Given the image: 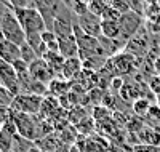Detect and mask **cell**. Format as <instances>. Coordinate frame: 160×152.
Masks as SVG:
<instances>
[{
    "instance_id": "obj_8",
    "label": "cell",
    "mask_w": 160,
    "mask_h": 152,
    "mask_svg": "<svg viewBox=\"0 0 160 152\" xmlns=\"http://www.w3.org/2000/svg\"><path fill=\"white\" fill-rule=\"evenodd\" d=\"M77 24L80 26V29H82L87 35H91L95 38H99L101 37V26H102V19L96 15H93L91 11L85 13L83 16H78L75 18Z\"/></svg>"
},
{
    "instance_id": "obj_26",
    "label": "cell",
    "mask_w": 160,
    "mask_h": 152,
    "mask_svg": "<svg viewBox=\"0 0 160 152\" xmlns=\"http://www.w3.org/2000/svg\"><path fill=\"white\" fill-rule=\"evenodd\" d=\"M154 66H155V71H157V74H158V77H160V58L155 61V64H154Z\"/></svg>"
},
{
    "instance_id": "obj_20",
    "label": "cell",
    "mask_w": 160,
    "mask_h": 152,
    "mask_svg": "<svg viewBox=\"0 0 160 152\" xmlns=\"http://www.w3.org/2000/svg\"><path fill=\"white\" fill-rule=\"evenodd\" d=\"M15 98H16V96L13 94L11 91H8L5 87L0 85V107H8V109H11Z\"/></svg>"
},
{
    "instance_id": "obj_22",
    "label": "cell",
    "mask_w": 160,
    "mask_h": 152,
    "mask_svg": "<svg viewBox=\"0 0 160 152\" xmlns=\"http://www.w3.org/2000/svg\"><path fill=\"white\" fill-rule=\"evenodd\" d=\"M133 152H160V146H151V144H136L133 147Z\"/></svg>"
},
{
    "instance_id": "obj_13",
    "label": "cell",
    "mask_w": 160,
    "mask_h": 152,
    "mask_svg": "<svg viewBox=\"0 0 160 152\" xmlns=\"http://www.w3.org/2000/svg\"><path fill=\"white\" fill-rule=\"evenodd\" d=\"M101 37L109 40H122V29L118 21H102Z\"/></svg>"
},
{
    "instance_id": "obj_19",
    "label": "cell",
    "mask_w": 160,
    "mask_h": 152,
    "mask_svg": "<svg viewBox=\"0 0 160 152\" xmlns=\"http://www.w3.org/2000/svg\"><path fill=\"white\" fill-rule=\"evenodd\" d=\"M48 90L53 93V94H62L69 90V82L68 80H62V79H55L48 85Z\"/></svg>"
},
{
    "instance_id": "obj_16",
    "label": "cell",
    "mask_w": 160,
    "mask_h": 152,
    "mask_svg": "<svg viewBox=\"0 0 160 152\" xmlns=\"http://www.w3.org/2000/svg\"><path fill=\"white\" fill-rule=\"evenodd\" d=\"M13 141H15V136L0 128V152H11Z\"/></svg>"
},
{
    "instance_id": "obj_6",
    "label": "cell",
    "mask_w": 160,
    "mask_h": 152,
    "mask_svg": "<svg viewBox=\"0 0 160 152\" xmlns=\"http://www.w3.org/2000/svg\"><path fill=\"white\" fill-rule=\"evenodd\" d=\"M0 84L2 87H5L8 91H11L15 96H18L21 93V87H19V77L18 72L13 64L5 63L0 59Z\"/></svg>"
},
{
    "instance_id": "obj_23",
    "label": "cell",
    "mask_w": 160,
    "mask_h": 152,
    "mask_svg": "<svg viewBox=\"0 0 160 152\" xmlns=\"http://www.w3.org/2000/svg\"><path fill=\"white\" fill-rule=\"evenodd\" d=\"M13 115V110L8 107H0V127H3L5 123L10 120V117Z\"/></svg>"
},
{
    "instance_id": "obj_3",
    "label": "cell",
    "mask_w": 160,
    "mask_h": 152,
    "mask_svg": "<svg viewBox=\"0 0 160 152\" xmlns=\"http://www.w3.org/2000/svg\"><path fill=\"white\" fill-rule=\"evenodd\" d=\"M43 96L29 94V93H19L15 101H13L11 110L18 114H29V115H38L42 112L43 106Z\"/></svg>"
},
{
    "instance_id": "obj_27",
    "label": "cell",
    "mask_w": 160,
    "mask_h": 152,
    "mask_svg": "<svg viewBox=\"0 0 160 152\" xmlns=\"http://www.w3.org/2000/svg\"><path fill=\"white\" fill-rule=\"evenodd\" d=\"M0 85H2V84H0Z\"/></svg>"
},
{
    "instance_id": "obj_1",
    "label": "cell",
    "mask_w": 160,
    "mask_h": 152,
    "mask_svg": "<svg viewBox=\"0 0 160 152\" xmlns=\"http://www.w3.org/2000/svg\"><path fill=\"white\" fill-rule=\"evenodd\" d=\"M13 120L18 130V134L28 141H37L42 133H40V120L37 115H29V114H18L13 112Z\"/></svg>"
},
{
    "instance_id": "obj_12",
    "label": "cell",
    "mask_w": 160,
    "mask_h": 152,
    "mask_svg": "<svg viewBox=\"0 0 160 152\" xmlns=\"http://www.w3.org/2000/svg\"><path fill=\"white\" fill-rule=\"evenodd\" d=\"M58 45H59V53L62 54V58H64V59L77 58V56H78V45H77V38H75V35L58 40Z\"/></svg>"
},
{
    "instance_id": "obj_21",
    "label": "cell",
    "mask_w": 160,
    "mask_h": 152,
    "mask_svg": "<svg viewBox=\"0 0 160 152\" xmlns=\"http://www.w3.org/2000/svg\"><path fill=\"white\" fill-rule=\"evenodd\" d=\"M111 7L118 13V15H127V13L131 11V5L128 2H118V0H115V2H111Z\"/></svg>"
},
{
    "instance_id": "obj_9",
    "label": "cell",
    "mask_w": 160,
    "mask_h": 152,
    "mask_svg": "<svg viewBox=\"0 0 160 152\" xmlns=\"http://www.w3.org/2000/svg\"><path fill=\"white\" fill-rule=\"evenodd\" d=\"M0 59L15 64L16 61L21 59V47L8 42L5 38H0Z\"/></svg>"
},
{
    "instance_id": "obj_5",
    "label": "cell",
    "mask_w": 160,
    "mask_h": 152,
    "mask_svg": "<svg viewBox=\"0 0 160 152\" xmlns=\"http://www.w3.org/2000/svg\"><path fill=\"white\" fill-rule=\"evenodd\" d=\"M118 23H120V29H122V40L128 43L138 34L139 27L142 24V16L138 11H130L127 15H122Z\"/></svg>"
},
{
    "instance_id": "obj_18",
    "label": "cell",
    "mask_w": 160,
    "mask_h": 152,
    "mask_svg": "<svg viewBox=\"0 0 160 152\" xmlns=\"http://www.w3.org/2000/svg\"><path fill=\"white\" fill-rule=\"evenodd\" d=\"M111 7V2H101V0H95V2H88V10L93 13V15H96L99 18H102V15L106 13Z\"/></svg>"
},
{
    "instance_id": "obj_17",
    "label": "cell",
    "mask_w": 160,
    "mask_h": 152,
    "mask_svg": "<svg viewBox=\"0 0 160 152\" xmlns=\"http://www.w3.org/2000/svg\"><path fill=\"white\" fill-rule=\"evenodd\" d=\"M21 59L24 61V63H28L29 66L34 63V61H37L38 59V54H37V51L26 42L22 47H21Z\"/></svg>"
},
{
    "instance_id": "obj_15",
    "label": "cell",
    "mask_w": 160,
    "mask_h": 152,
    "mask_svg": "<svg viewBox=\"0 0 160 152\" xmlns=\"http://www.w3.org/2000/svg\"><path fill=\"white\" fill-rule=\"evenodd\" d=\"M42 43L45 45V48L48 51H59V45H58V38L51 31H45L42 34Z\"/></svg>"
},
{
    "instance_id": "obj_14",
    "label": "cell",
    "mask_w": 160,
    "mask_h": 152,
    "mask_svg": "<svg viewBox=\"0 0 160 152\" xmlns=\"http://www.w3.org/2000/svg\"><path fill=\"white\" fill-rule=\"evenodd\" d=\"M151 109H152L151 103L148 99H144V98H138L135 103H133V112H135L136 115H139V117H144V115L148 117Z\"/></svg>"
},
{
    "instance_id": "obj_10",
    "label": "cell",
    "mask_w": 160,
    "mask_h": 152,
    "mask_svg": "<svg viewBox=\"0 0 160 152\" xmlns=\"http://www.w3.org/2000/svg\"><path fill=\"white\" fill-rule=\"evenodd\" d=\"M82 69H83V64H82V59L78 56L77 58H69L64 61V66H62V72H61V77L64 80H74L75 77H78L82 74Z\"/></svg>"
},
{
    "instance_id": "obj_7",
    "label": "cell",
    "mask_w": 160,
    "mask_h": 152,
    "mask_svg": "<svg viewBox=\"0 0 160 152\" xmlns=\"http://www.w3.org/2000/svg\"><path fill=\"white\" fill-rule=\"evenodd\" d=\"M29 74H31V77L34 80L40 82V84H43V85H50L56 77L55 71H53V69L50 67V64L42 58H38L37 61H34L29 66Z\"/></svg>"
},
{
    "instance_id": "obj_11",
    "label": "cell",
    "mask_w": 160,
    "mask_h": 152,
    "mask_svg": "<svg viewBox=\"0 0 160 152\" xmlns=\"http://www.w3.org/2000/svg\"><path fill=\"white\" fill-rule=\"evenodd\" d=\"M112 63L114 66L117 67V71L120 74H131L133 69H135V56L130 53H120L117 56L112 58Z\"/></svg>"
},
{
    "instance_id": "obj_25",
    "label": "cell",
    "mask_w": 160,
    "mask_h": 152,
    "mask_svg": "<svg viewBox=\"0 0 160 152\" xmlns=\"http://www.w3.org/2000/svg\"><path fill=\"white\" fill-rule=\"evenodd\" d=\"M122 85H123V82H122V79H120V77H115V79L112 80V88H114V90L122 88Z\"/></svg>"
},
{
    "instance_id": "obj_2",
    "label": "cell",
    "mask_w": 160,
    "mask_h": 152,
    "mask_svg": "<svg viewBox=\"0 0 160 152\" xmlns=\"http://www.w3.org/2000/svg\"><path fill=\"white\" fill-rule=\"evenodd\" d=\"M0 35L2 38L8 40V42L15 43L18 47H22L26 43V34L22 31V27L16 18V15L13 13V10L5 16L3 23H2V27H0Z\"/></svg>"
},
{
    "instance_id": "obj_24",
    "label": "cell",
    "mask_w": 160,
    "mask_h": 152,
    "mask_svg": "<svg viewBox=\"0 0 160 152\" xmlns=\"http://www.w3.org/2000/svg\"><path fill=\"white\" fill-rule=\"evenodd\" d=\"M10 11H11V8H10L8 2H0V27H2V23H3L5 16L8 15ZM0 38H2V35H0Z\"/></svg>"
},
{
    "instance_id": "obj_4",
    "label": "cell",
    "mask_w": 160,
    "mask_h": 152,
    "mask_svg": "<svg viewBox=\"0 0 160 152\" xmlns=\"http://www.w3.org/2000/svg\"><path fill=\"white\" fill-rule=\"evenodd\" d=\"M35 3H37L38 13L42 15V18L45 21L47 31H51L53 29L55 21L59 18L61 13L68 8V3L56 2V0H35Z\"/></svg>"
}]
</instances>
